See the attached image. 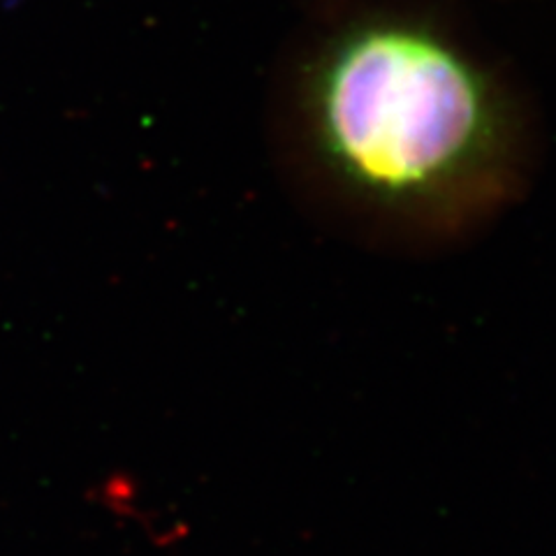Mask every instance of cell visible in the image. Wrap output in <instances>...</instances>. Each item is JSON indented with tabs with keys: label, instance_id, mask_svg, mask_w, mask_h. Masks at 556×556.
I'll return each mask as SVG.
<instances>
[{
	"label": "cell",
	"instance_id": "1",
	"mask_svg": "<svg viewBox=\"0 0 556 556\" xmlns=\"http://www.w3.org/2000/svg\"><path fill=\"white\" fill-rule=\"evenodd\" d=\"M300 116L323 177L380 214L457 223L510 181L513 112L496 79L425 20L369 14L327 35Z\"/></svg>",
	"mask_w": 556,
	"mask_h": 556
}]
</instances>
